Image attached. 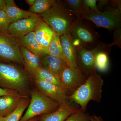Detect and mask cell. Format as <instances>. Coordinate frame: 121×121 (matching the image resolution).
<instances>
[{
    "instance_id": "obj_1",
    "label": "cell",
    "mask_w": 121,
    "mask_h": 121,
    "mask_svg": "<svg viewBox=\"0 0 121 121\" xmlns=\"http://www.w3.org/2000/svg\"><path fill=\"white\" fill-rule=\"evenodd\" d=\"M40 15L43 21L59 36L70 33L80 19L78 13L56 1L48 11Z\"/></svg>"
},
{
    "instance_id": "obj_2",
    "label": "cell",
    "mask_w": 121,
    "mask_h": 121,
    "mask_svg": "<svg viewBox=\"0 0 121 121\" xmlns=\"http://www.w3.org/2000/svg\"><path fill=\"white\" fill-rule=\"evenodd\" d=\"M104 81L95 71L88 75L84 82L76 89L68 99L80 105L81 110L85 112L91 101L99 102L102 98Z\"/></svg>"
},
{
    "instance_id": "obj_3",
    "label": "cell",
    "mask_w": 121,
    "mask_h": 121,
    "mask_svg": "<svg viewBox=\"0 0 121 121\" xmlns=\"http://www.w3.org/2000/svg\"><path fill=\"white\" fill-rule=\"evenodd\" d=\"M80 20H87L98 27L107 29L110 32L121 26V10L109 8L104 11L88 10L79 14Z\"/></svg>"
},
{
    "instance_id": "obj_4",
    "label": "cell",
    "mask_w": 121,
    "mask_h": 121,
    "mask_svg": "<svg viewBox=\"0 0 121 121\" xmlns=\"http://www.w3.org/2000/svg\"><path fill=\"white\" fill-rule=\"evenodd\" d=\"M27 80L26 75L21 69L0 62V85L5 89L22 91L26 88Z\"/></svg>"
},
{
    "instance_id": "obj_5",
    "label": "cell",
    "mask_w": 121,
    "mask_h": 121,
    "mask_svg": "<svg viewBox=\"0 0 121 121\" xmlns=\"http://www.w3.org/2000/svg\"><path fill=\"white\" fill-rule=\"evenodd\" d=\"M60 105L40 91H33L28 108L19 121H27L38 115L50 113L57 109Z\"/></svg>"
},
{
    "instance_id": "obj_6",
    "label": "cell",
    "mask_w": 121,
    "mask_h": 121,
    "mask_svg": "<svg viewBox=\"0 0 121 121\" xmlns=\"http://www.w3.org/2000/svg\"><path fill=\"white\" fill-rule=\"evenodd\" d=\"M111 48L110 44L100 41L96 47L91 49L76 48L78 67L84 74L89 75L96 70L95 63L97 54L101 51L111 50Z\"/></svg>"
},
{
    "instance_id": "obj_7",
    "label": "cell",
    "mask_w": 121,
    "mask_h": 121,
    "mask_svg": "<svg viewBox=\"0 0 121 121\" xmlns=\"http://www.w3.org/2000/svg\"><path fill=\"white\" fill-rule=\"evenodd\" d=\"M70 33L72 38L79 40L81 48L91 49L96 47L100 42L98 33L80 19L78 20Z\"/></svg>"
},
{
    "instance_id": "obj_8",
    "label": "cell",
    "mask_w": 121,
    "mask_h": 121,
    "mask_svg": "<svg viewBox=\"0 0 121 121\" xmlns=\"http://www.w3.org/2000/svg\"><path fill=\"white\" fill-rule=\"evenodd\" d=\"M59 78L61 87L67 95V93H71V94L73 93L86 79L85 75L78 67L69 64L63 69Z\"/></svg>"
},
{
    "instance_id": "obj_9",
    "label": "cell",
    "mask_w": 121,
    "mask_h": 121,
    "mask_svg": "<svg viewBox=\"0 0 121 121\" xmlns=\"http://www.w3.org/2000/svg\"><path fill=\"white\" fill-rule=\"evenodd\" d=\"M7 33L0 32V60L11 61L24 64L20 45Z\"/></svg>"
},
{
    "instance_id": "obj_10",
    "label": "cell",
    "mask_w": 121,
    "mask_h": 121,
    "mask_svg": "<svg viewBox=\"0 0 121 121\" xmlns=\"http://www.w3.org/2000/svg\"><path fill=\"white\" fill-rule=\"evenodd\" d=\"M42 21L40 15L33 13L27 18L10 24L8 29V33L12 36L20 39L34 31L38 24Z\"/></svg>"
},
{
    "instance_id": "obj_11",
    "label": "cell",
    "mask_w": 121,
    "mask_h": 121,
    "mask_svg": "<svg viewBox=\"0 0 121 121\" xmlns=\"http://www.w3.org/2000/svg\"><path fill=\"white\" fill-rule=\"evenodd\" d=\"M35 82L44 95L60 104L67 102L68 96L61 87L39 79H35Z\"/></svg>"
},
{
    "instance_id": "obj_12",
    "label": "cell",
    "mask_w": 121,
    "mask_h": 121,
    "mask_svg": "<svg viewBox=\"0 0 121 121\" xmlns=\"http://www.w3.org/2000/svg\"><path fill=\"white\" fill-rule=\"evenodd\" d=\"M34 31L37 43L47 52L48 54V47L52 40L55 32L43 21L38 24Z\"/></svg>"
},
{
    "instance_id": "obj_13",
    "label": "cell",
    "mask_w": 121,
    "mask_h": 121,
    "mask_svg": "<svg viewBox=\"0 0 121 121\" xmlns=\"http://www.w3.org/2000/svg\"><path fill=\"white\" fill-rule=\"evenodd\" d=\"M78 110L66 102L60 104L55 111L44 115L41 117L40 121H64Z\"/></svg>"
},
{
    "instance_id": "obj_14",
    "label": "cell",
    "mask_w": 121,
    "mask_h": 121,
    "mask_svg": "<svg viewBox=\"0 0 121 121\" xmlns=\"http://www.w3.org/2000/svg\"><path fill=\"white\" fill-rule=\"evenodd\" d=\"M60 39L63 52L67 62L69 65L78 67L76 52L72 44L70 33L65 34L60 36Z\"/></svg>"
},
{
    "instance_id": "obj_15",
    "label": "cell",
    "mask_w": 121,
    "mask_h": 121,
    "mask_svg": "<svg viewBox=\"0 0 121 121\" xmlns=\"http://www.w3.org/2000/svg\"><path fill=\"white\" fill-rule=\"evenodd\" d=\"M26 96L21 95H5L0 97V114L7 117L15 110Z\"/></svg>"
},
{
    "instance_id": "obj_16",
    "label": "cell",
    "mask_w": 121,
    "mask_h": 121,
    "mask_svg": "<svg viewBox=\"0 0 121 121\" xmlns=\"http://www.w3.org/2000/svg\"><path fill=\"white\" fill-rule=\"evenodd\" d=\"M18 39L17 42L20 46L26 48L33 54L40 57L47 54V52L37 43L34 31Z\"/></svg>"
},
{
    "instance_id": "obj_17",
    "label": "cell",
    "mask_w": 121,
    "mask_h": 121,
    "mask_svg": "<svg viewBox=\"0 0 121 121\" xmlns=\"http://www.w3.org/2000/svg\"><path fill=\"white\" fill-rule=\"evenodd\" d=\"M41 59V66L59 77L63 69L68 64L65 60L48 54L44 55Z\"/></svg>"
},
{
    "instance_id": "obj_18",
    "label": "cell",
    "mask_w": 121,
    "mask_h": 121,
    "mask_svg": "<svg viewBox=\"0 0 121 121\" xmlns=\"http://www.w3.org/2000/svg\"><path fill=\"white\" fill-rule=\"evenodd\" d=\"M20 50L25 64L33 76L41 66V57L33 54L26 48L20 46Z\"/></svg>"
},
{
    "instance_id": "obj_19",
    "label": "cell",
    "mask_w": 121,
    "mask_h": 121,
    "mask_svg": "<svg viewBox=\"0 0 121 121\" xmlns=\"http://www.w3.org/2000/svg\"><path fill=\"white\" fill-rule=\"evenodd\" d=\"M6 12L11 24L27 18L33 13L19 8L13 0H6Z\"/></svg>"
},
{
    "instance_id": "obj_20",
    "label": "cell",
    "mask_w": 121,
    "mask_h": 121,
    "mask_svg": "<svg viewBox=\"0 0 121 121\" xmlns=\"http://www.w3.org/2000/svg\"><path fill=\"white\" fill-rule=\"evenodd\" d=\"M34 76L35 79L43 80L61 87L59 77L42 66L39 68Z\"/></svg>"
},
{
    "instance_id": "obj_21",
    "label": "cell",
    "mask_w": 121,
    "mask_h": 121,
    "mask_svg": "<svg viewBox=\"0 0 121 121\" xmlns=\"http://www.w3.org/2000/svg\"><path fill=\"white\" fill-rule=\"evenodd\" d=\"M48 54L62 59L66 61L61 46L60 36L55 33L52 40L48 47Z\"/></svg>"
},
{
    "instance_id": "obj_22",
    "label": "cell",
    "mask_w": 121,
    "mask_h": 121,
    "mask_svg": "<svg viewBox=\"0 0 121 121\" xmlns=\"http://www.w3.org/2000/svg\"><path fill=\"white\" fill-rule=\"evenodd\" d=\"M111 50L101 51L97 54L95 60V69L101 72L108 70L109 67L108 55Z\"/></svg>"
},
{
    "instance_id": "obj_23",
    "label": "cell",
    "mask_w": 121,
    "mask_h": 121,
    "mask_svg": "<svg viewBox=\"0 0 121 121\" xmlns=\"http://www.w3.org/2000/svg\"><path fill=\"white\" fill-rule=\"evenodd\" d=\"M56 1L55 0H36L30 7L29 11L35 14H43L48 11Z\"/></svg>"
},
{
    "instance_id": "obj_24",
    "label": "cell",
    "mask_w": 121,
    "mask_h": 121,
    "mask_svg": "<svg viewBox=\"0 0 121 121\" xmlns=\"http://www.w3.org/2000/svg\"><path fill=\"white\" fill-rule=\"evenodd\" d=\"M29 103L28 99L26 98L23 99L15 110L7 117H4L2 121H19Z\"/></svg>"
},
{
    "instance_id": "obj_25",
    "label": "cell",
    "mask_w": 121,
    "mask_h": 121,
    "mask_svg": "<svg viewBox=\"0 0 121 121\" xmlns=\"http://www.w3.org/2000/svg\"><path fill=\"white\" fill-rule=\"evenodd\" d=\"M64 2L65 6L79 14L86 11L83 0H66Z\"/></svg>"
},
{
    "instance_id": "obj_26",
    "label": "cell",
    "mask_w": 121,
    "mask_h": 121,
    "mask_svg": "<svg viewBox=\"0 0 121 121\" xmlns=\"http://www.w3.org/2000/svg\"><path fill=\"white\" fill-rule=\"evenodd\" d=\"M90 116L82 110H78L64 121H90Z\"/></svg>"
},
{
    "instance_id": "obj_27",
    "label": "cell",
    "mask_w": 121,
    "mask_h": 121,
    "mask_svg": "<svg viewBox=\"0 0 121 121\" xmlns=\"http://www.w3.org/2000/svg\"><path fill=\"white\" fill-rule=\"evenodd\" d=\"M11 24L6 11L0 10V32L8 33V29Z\"/></svg>"
},
{
    "instance_id": "obj_28",
    "label": "cell",
    "mask_w": 121,
    "mask_h": 121,
    "mask_svg": "<svg viewBox=\"0 0 121 121\" xmlns=\"http://www.w3.org/2000/svg\"><path fill=\"white\" fill-rule=\"evenodd\" d=\"M98 1L96 0H83L86 11L91 10L97 12L99 11L97 4Z\"/></svg>"
},
{
    "instance_id": "obj_29",
    "label": "cell",
    "mask_w": 121,
    "mask_h": 121,
    "mask_svg": "<svg viewBox=\"0 0 121 121\" xmlns=\"http://www.w3.org/2000/svg\"><path fill=\"white\" fill-rule=\"evenodd\" d=\"M114 33V40L112 43L110 44L111 47L117 45L120 48H121V28L117 29L115 30Z\"/></svg>"
},
{
    "instance_id": "obj_30",
    "label": "cell",
    "mask_w": 121,
    "mask_h": 121,
    "mask_svg": "<svg viewBox=\"0 0 121 121\" xmlns=\"http://www.w3.org/2000/svg\"><path fill=\"white\" fill-rule=\"evenodd\" d=\"M19 93L16 91L0 87V97L5 95H19Z\"/></svg>"
},
{
    "instance_id": "obj_31",
    "label": "cell",
    "mask_w": 121,
    "mask_h": 121,
    "mask_svg": "<svg viewBox=\"0 0 121 121\" xmlns=\"http://www.w3.org/2000/svg\"><path fill=\"white\" fill-rule=\"evenodd\" d=\"M6 0H0V10L6 11Z\"/></svg>"
},
{
    "instance_id": "obj_32",
    "label": "cell",
    "mask_w": 121,
    "mask_h": 121,
    "mask_svg": "<svg viewBox=\"0 0 121 121\" xmlns=\"http://www.w3.org/2000/svg\"><path fill=\"white\" fill-rule=\"evenodd\" d=\"M90 121H103L100 117H97L94 115L90 116Z\"/></svg>"
},
{
    "instance_id": "obj_33",
    "label": "cell",
    "mask_w": 121,
    "mask_h": 121,
    "mask_svg": "<svg viewBox=\"0 0 121 121\" xmlns=\"http://www.w3.org/2000/svg\"><path fill=\"white\" fill-rule=\"evenodd\" d=\"M36 0H26L25 1L30 6H31L35 4Z\"/></svg>"
},
{
    "instance_id": "obj_34",
    "label": "cell",
    "mask_w": 121,
    "mask_h": 121,
    "mask_svg": "<svg viewBox=\"0 0 121 121\" xmlns=\"http://www.w3.org/2000/svg\"><path fill=\"white\" fill-rule=\"evenodd\" d=\"M27 121H37V119L36 118H32V119L28 120Z\"/></svg>"
},
{
    "instance_id": "obj_35",
    "label": "cell",
    "mask_w": 121,
    "mask_h": 121,
    "mask_svg": "<svg viewBox=\"0 0 121 121\" xmlns=\"http://www.w3.org/2000/svg\"><path fill=\"white\" fill-rule=\"evenodd\" d=\"M4 119V117H2L0 114V121H2Z\"/></svg>"
}]
</instances>
